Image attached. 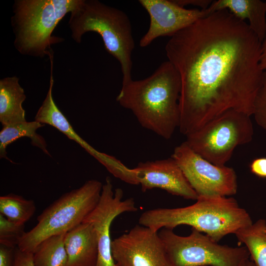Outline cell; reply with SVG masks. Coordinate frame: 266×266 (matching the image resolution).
<instances>
[{
    "instance_id": "ba28073f",
    "label": "cell",
    "mask_w": 266,
    "mask_h": 266,
    "mask_svg": "<svg viewBox=\"0 0 266 266\" xmlns=\"http://www.w3.org/2000/svg\"><path fill=\"white\" fill-rule=\"evenodd\" d=\"M158 233L171 266H239L250 256L245 246L220 245L194 228L186 236L168 229Z\"/></svg>"
},
{
    "instance_id": "8992f818",
    "label": "cell",
    "mask_w": 266,
    "mask_h": 266,
    "mask_svg": "<svg viewBox=\"0 0 266 266\" xmlns=\"http://www.w3.org/2000/svg\"><path fill=\"white\" fill-rule=\"evenodd\" d=\"M103 184L96 179L63 194L37 217L36 225L26 232L17 247L33 253L44 239L66 233L81 224L97 205Z\"/></svg>"
},
{
    "instance_id": "603a6c76",
    "label": "cell",
    "mask_w": 266,
    "mask_h": 266,
    "mask_svg": "<svg viewBox=\"0 0 266 266\" xmlns=\"http://www.w3.org/2000/svg\"><path fill=\"white\" fill-rule=\"evenodd\" d=\"M252 115L257 124L266 130V71H264L262 85L254 99Z\"/></svg>"
},
{
    "instance_id": "484cf974",
    "label": "cell",
    "mask_w": 266,
    "mask_h": 266,
    "mask_svg": "<svg viewBox=\"0 0 266 266\" xmlns=\"http://www.w3.org/2000/svg\"><path fill=\"white\" fill-rule=\"evenodd\" d=\"M251 172L261 178H266V157L255 159L250 164Z\"/></svg>"
},
{
    "instance_id": "8fae6325",
    "label": "cell",
    "mask_w": 266,
    "mask_h": 266,
    "mask_svg": "<svg viewBox=\"0 0 266 266\" xmlns=\"http://www.w3.org/2000/svg\"><path fill=\"white\" fill-rule=\"evenodd\" d=\"M118 266H171L158 232L137 225L111 242Z\"/></svg>"
},
{
    "instance_id": "9c48e42d",
    "label": "cell",
    "mask_w": 266,
    "mask_h": 266,
    "mask_svg": "<svg viewBox=\"0 0 266 266\" xmlns=\"http://www.w3.org/2000/svg\"><path fill=\"white\" fill-rule=\"evenodd\" d=\"M171 157L199 197H227L236 193L234 170L209 162L194 152L185 141L174 148Z\"/></svg>"
},
{
    "instance_id": "5bb4252c",
    "label": "cell",
    "mask_w": 266,
    "mask_h": 266,
    "mask_svg": "<svg viewBox=\"0 0 266 266\" xmlns=\"http://www.w3.org/2000/svg\"><path fill=\"white\" fill-rule=\"evenodd\" d=\"M53 85L54 79L51 69L49 87L44 100L36 113L34 120L42 124H47L54 127L68 138L78 143L104 166L113 176L117 178L121 177L125 170L126 166L115 157L95 149L74 131L54 100L52 95Z\"/></svg>"
},
{
    "instance_id": "7a4b0ae2",
    "label": "cell",
    "mask_w": 266,
    "mask_h": 266,
    "mask_svg": "<svg viewBox=\"0 0 266 266\" xmlns=\"http://www.w3.org/2000/svg\"><path fill=\"white\" fill-rule=\"evenodd\" d=\"M180 90L179 74L167 61L149 77L122 84L116 101L142 127L168 139L179 126Z\"/></svg>"
},
{
    "instance_id": "44dd1931",
    "label": "cell",
    "mask_w": 266,
    "mask_h": 266,
    "mask_svg": "<svg viewBox=\"0 0 266 266\" xmlns=\"http://www.w3.org/2000/svg\"><path fill=\"white\" fill-rule=\"evenodd\" d=\"M36 209L34 201L14 194L0 196V214L14 223L25 225Z\"/></svg>"
},
{
    "instance_id": "f1b7e54d",
    "label": "cell",
    "mask_w": 266,
    "mask_h": 266,
    "mask_svg": "<svg viewBox=\"0 0 266 266\" xmlns=\"http://www.w3.org/2000/svg\"><path fill=\"white\" fill-rule=\"evenodd\" d=\"M239 266H257L255 263L249 258L244 260Z\"/></svg>"
},
{
    "instance_id": "9a60e30c",
    "label": "cell",
    "mask_w": 266,
    "mask_h": 266,
    "mask_svg": "<svg viewBox=\"0 0 266 266\" xmlns=\"http://www.w3.org/2000/svg\"><path fill=\"white\" fill-rule=\"evenodd\" d=\"M65 245L68 258L67 266H96L98 239L90 224L83 222L67 232Z\"/></svg>"
},
{
    "instance_id": "4316f807",
    "label": "cell",
    "mask_w": 266,
    "mask_h": 266,
    "mask_svg": "<svg viewBox=\"0 0 266 266\" xmlns=\"http://www.w3.org/2000/svg\"><path fill=\"white\" fill-rule=\"evenodd\" d=\"M173 1L182 7L188 5H192L200 7L202 10L207 9L213 2L211 0H173Z\"/></svg>"
},
{
    "instance_id": "6da1fadb",
    "label": "cell",
    "mask_w": 266,
    "mask_h": 266,
    "mask_svg": "<svg viewBox=\"0 0 266 266\" xmlns=\"http://www.w3.org/2000/svg\"><path fill=\"white\" fill-rule=\"evenodd\" d=\"M261 44L249 25L227 9L170 37L165 50L180 78L181 133L187 135L230 109L252 115L264 71Z\"/></svg>"
},
{
    "instance_id": "277c9868",
    "label": "cell",
    "mask_w": 266,
    "mask_h": 266,
    "mask_svg": "<svg viewBox=\"0 0 266 266\" xmlns=\"http://www.w3.org/2000/svg\"><path fill=\"white\" fill-rule=\"evenodd\" d=\"M70 13L68 24L73 39L80 43L82 35L88 32L99 34L105 50L120 64L122 84L131 81L134 42L127 15L98 0H82Z\"/></svg>"
},
{
    "instance_id": "2e32d148",
    "label": "cell",
    "mask_w": 266,
    "mask_h": 266,
    "mask_svg": "<svg viewBox=\"0 0 266 266\" xmlns=\"http://www.w3.org/2000/svg\"><path fill=\"white\" fill-rule=\"evenodd\" d=\"M227 9L237 18L248 20L250 28L262 42L266 35V1L260 0H218L205 9L208 15Z\"/></svg>"
},
{
    "instance_id": "f546056e",
    "label": "cell",
    "mask_w": 266,
    "mask_h": 266,
    "mask_svg": "<svg viewBox=\"0 0 266 266\" xmlns=\"http://www.w3.org/2000/svg\"></svg>"
},
{
    "instance_id": "e0dca14e",
    "label": "cell",
    "mask_w": 266,
    "mask_h": 266,
    "mask_svg": "<svg viewBox=\"0 0 266 266\" xmlns=\"http://www.w3.org/2000/svg\"><path fill=\"white\" fill-rule=\"evenodd\" d=\"M26 98L25 92L15 76L0 80V122L6 126L26 122L22 104Z\"/></svg>"
},
{
    "instance_id": "ffe728a7",
    "label": "cell",
    "mask_w": 266,
    "mask_h": 266,
    "mask_svg": "<svg viewBox=\"0 0 266 266\" xmlns=\"http://www.w3.org/2000/svg\"><path fill=\"white\" fill-rule=\"evenodd\" d=\"M66 233L50 236L37 246L33 253L34 266H67L68 258L65 245Z\"/></svg>"
},
{
    "instance_id": "52a82bcc",
    "label": "cell",
    "mask_w": 266,
    "mask_h": 266,
    "mask_svg": "<svg viewBox=\"0 0 266 266\" xmlns=\"http://www.w3.org/2000/svg\"><path fill=\"white\" fill-rule=\"evenodd\" d=\"M250 115L228 110L186 136V143L201 157L218 166H224L234 150L251 142L254 129Z\"/></svg>"
},
{
    "instance_id": "83f0119b",
    "label": "cell",
    "mask_w": 266,
    "mask_h": 266,
    "mask_svg": "<svg viewBox=\"0 0 266 266\" xmlns=\"http://www.w3.org/2000/svg\"><path fill=\"white\" fill-rule=\"evenodd\" d=\"M260 63L262 70L263 71L266 70V35L261 44Z\"/></svg>"
},
{
    "instance_id": "5b68a950",
    "label": "cell",
    "mask_w": 266,
    "mask_h": 266,
    "mask_svg": "<svg viewBox=\"0 0 266 266\" xmlns=\"http://www.w3.org/2000/svg\"><path fill=\"white\" fill-rule=\"evenodd\" d=\"M82 0H17L12 23L14 45L22 54L43 57L61 38L52 35L59 22Z\"/></svg>"
},
{
    "instance_id": "cb8c5ba5",
    "label": "cell",
    "mask_w": 266,
    "mask_h": 266,
    "mask_svg": "<svg viewBox=\"0 0 266 266\" xmlns=\"http://www.w3.org/2000/svg\"><path fill=\"white\" fill-rule=\"evenodd\" d=\"M14 266H34L33 253L21 251L17 247L14 251Z\"/></svg>"
},
{
    "instance_id": "3957f363",
    "label": "cell",
    "mask_w": 266,
    "mask_h": 266,
    "mask_svg": "<svg viewBox=\"0 0 266 266\" xmlns=\"http://www.w3.org/2000/svg\"><path fill=\"white\" fill-rule=\"evenodd\" d=\"M194 204L179 208H158L144 212L139 224L158 232L186 225L218 242L251 224L249 213L233 198L198 197Z\"/></svg>"
},
{
    "instance_id": "7c38bea8",
    "label": "cell",
    "mask_w": 266,
    "mask_h": 266,
    "mask_svg": "<svg viewBox=\"0 0 266 266\" xmlns=\"http://www.w3.org/2000/svg\"><path fill=\"white\" fill-rule=\"evenodd\" d=\"M150 17V25L139 41L145 47L160 36L171 37L180 31L208 15L205 9H187L173 0H139Z\"/></svg>"
},
{
    "instance_id": "d4e9b609",
    "label": "cell",
    "mask_w": 266,
    "mask_h": 266,
    "mask_svg": "<svg viewBox=\"0 0 266 266\" xmlns=\"http://www.w3.org/2000/svg\"><path fill=\"white\" fill-rule=\"evenodd\" d=\"M15 249L0 244V266H14Z\"/></svg>"
},
{
    "instance_id": "30bf717a",
    "label": "cell",
    "mask_w": 266,
    "mask_h": 266,
    "mask_svg": "<svg viewBox=\"0 0 266 266\" xmlns=\"http://www.w3.org/2000/svg\"><path fill=\"white\" fill-rule=\"evenodd\" d=\"M123 198V190L116 188L113 191L111 179L107 177L97 205L83 222L90 224L96 233L98 256L96 266H118L111 253V224L119 215L137 210L133 198Z\"/></svg>"
},
{
    "instance_id": "d6986e66",
    "label": "cell",
    "mask_w": 266,
    "mask_h": 266,
    "mask_svg": "<svg viewBox=\"0 0 266 266\" xmlns=\"http://www.w3.org/2000/svg\"><path fill=\"white\" fill-rule=\"evenodd\" d=\"M234 234L244 243L257 266H266V221L260 219L241 228Z\"/></svg>"
},
{
    "instance_id": "4fadbf2b",
    "label": "cell",
    "mask_w": 266,
    "mask_h": 266,
    "mask_svg": "<svg viewBox=\"0 0 266 266\" xmlns=\"http://www.w3.org/2000/svg\"><path fill=\"white\" fill-rule=\"evenodd\" d=\"M141 190L158 188L188 200L199 197L176 162L170 158L140 162L133 168Z\"/></svg>"
},
{
    "instance_id": "7402d4cb",
    "label": "cell",
    "mask_w": 266,
    "mask_h": 266,
    "mask_svg": "<svg viewBox=\"0 0 266 266\" xmlns=\"http://www.w3.org/2000/svg\"><path fill=\"white\" fill-rule=\"evenodd\" d=\"M25 233L24 225L12 222L0 214V244L15 248Z\"/></svg>"
},
{
    "instance_id": "ac0fdd59",
    "label": "cell",
    "mask_w": 266,
    "mask_h": 266,
    "mask_svg": "<svg viewBox=\"0 0 266 266\" xmlns=\"http://www.w3.org/2000/svg\"><path fill=\"white\" fill-rule=\"evenodd\" d=\"M45 125L36 121L25 122L2 127L0 132V157L12 163L7 156L6 148L8 145L22 137L31 139L32 145L40 149L45 154L51 156L47 149L45 139L36 133V130Z\"/></svg>"
}]
</instances>
